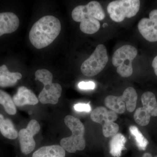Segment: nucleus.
<instances>
[{
	"mask_svg": "<svg viewBox=\"0 0 157 157\" xmlns=\"http://www.w3.org/2000/svg\"><path fill=\"white\" fill-rule=\"evenodd\" d=\"M61 24L58 18L47 15L35 22L31 28L29 38L31 43L38 49L50 45L59 36Z\"/></svg>",
	"mask_w": 157,
	"mask_h": 157,
	"instance_id": "1",
	"label": "nucleus"
},
{
	"mask_svg": "<svg viewBox=\"0 0 157 157\" xmlns=\"http://www.w3.org/2000/svg\"><path fill=\"white\" fill-rule=\"evenodd\" d=\"M73 20L80 22V30L85 34H93L99 31L101 25L99 21L103 20L105 14L101 4L92 1L85 6H78L72 11Z\"/></svg>",
	"mask_w": 157,
	"mask_h": 157,
	"instance_id": "2",
	"label": "nucleus"
},
{
	"mask_svg": "<svg viewBox=\"0 0 157 157\" xmlns=\"http://www.w3.org/2000/svg\"><path fill=\"white\" fill-rule=\"evenodd\" d=\"M65 124L72 132L70 137H64L60 141L61 146L65 150L71 153L76 151H82L86 147L84 137L85 127L78 118L73 116L67 115L64 119Z\"/></svg>",
	"mask_w": 157,
	"mask_h": 157,
	"instance_id": "3",
	"label": "nucleus"
},
{
	"mask_svg": "<svg viewBox=\"0 0 157 157\" xmlns=\"http://www.w3.org/2000/svg\"><path fill=\"white\" fill-rule=\"evenodd\" d=\"M36 79L44 85V88L39 94L38 99L42 104H56L60 98L62 88L58 83H53V75L46 69L37 70L35 73Z\"/></svg>",
	"mask_w": 157,
	"mask_h": 157,
	"instance_id": "4",
	"label": "nucleus"
},
{
	"mask_svg": "<svg viewBox=\"0 0 157 157\" xmlns=\"http://www.w3.org/2000/svg\"><path fill=\"white\" fill-rule=\"evenodd\" d=\"M137 54L136 48L128 45H123L115 51L112 57V63L117 67V71L120 75L128 77L132 75V63Z\"/></svg>",
	"mask_w": 157,
	"mask_h": 157,
	"instance_id": "5",
	"label": "nucleus"
},
{
	"mask_svg": "<svg viewBox=\"0 0 157 157\" xmlns=\"http://www.w3.org/2000/svg\"><path fill=\"white\" fill-rule=\"evenodd\" d=\"M140 7L139 0H117L109 3L107 10L113 21L120 22L125 17L131 18L135 16Z\"/></svg>",
	"mask_w": 157,
	"mask_h": 157,
	"instance_id": "6",
	"label": "nucleus"
},
{
	"mask_svg": "<svg viewBox=\"0 0 157 157\" xmlns=\"http://www.w3.org/2000/svg\"><path fill=\"white\" fill-rule=\"evenodd\" d=\"M108 61L107 48L103 44H99L89 58L82 64L80 70L85 76H94L101 72Z\"/></svg>",
	"mask_w": 157,
	"mask_h": 157,
	"instance_id": "7",
	"label": "nucleus"
},
{
	"mask_svg": "<svg viewBox=\"0 0 157 157\" xmlns=\"http://www.w3.org/2000/svg\"><path fill=\"white\" fill-rule=\"evenodd\" d=\"M40 124L36 120H32L25 128L20 130L18 133L20 147L21 152L28 155L34 150L36 142L34 136L39 133L40 130Z\"/></svg>",
	"mask_w": 157,
	"mask_h": 157,
	"instance_id": "8",
	"label": "nucleus"
},
{
	"mask_svg": "<svg viewBox=\"0 0 157 157\" xmlns=\"http://www.w3.org/2000/svg\"><path fill=\"white\" fill-rule=\"evenodd\" d=\"M138 30L146 40L157 41V9L151 11L149 18H142L138 24Z\"/></svg>",
	"mask_w": 157,
	"mask_h": 157,
	"instance_id": "9",
	"label": "nucleus"
},
{
	"mask_svg": "<svg viewBox=\"0 0 157 157\" xmlns=\"http://www.w3.org/2000/svg\"><path fill=\"white\" fill-rule=\"evenodd\" d=\"M19 19L13 12L0 13V36L14 33L19 27Z\"/></svg>",
	"mask_w": 157,
	"mask_h": 157,
	"instance_id": "10",
	"label": "nucleus"
},
{
	"mask_svg": "<svg viewBox=\"0 0 157 157\" xmlns=\"http://www.w3.org/2000/svg\"><path fill=\"white\" fill-rule=\"evenodd\" d=\"M15 106L21 107L25 105H35L39 103V99L31 90L24 86L18 88L17 93L13 97Z\"/></svg>",
	"mask_w": 157,
	"mask_h": 157,
	"instance_id": "11",
	"label": "nucleus"
},
{
	"mask_svg": "<svg viewBox=\"0 0 157 157\" xmlns=\"http://www.w3.org/2000/svg\"><path fill=\"white\" fill-rule=\"evenodd\" d=\"M92 120L94 122L102 124L108 122H114L117 119V113L112 110H107L103 107H97L90 114Z\"/></svg>",
	"mask_w": 157,
	"mask_h": 157,
	"instance_id": "12",
	"label": "nucleus"
},
{
	"mask_svg": "<svg viewBox=\"0 0 157 157\" xmlns=\"http://www.w3.org/2000/svg\"><path fill=\"white\" fill-rule=\"evenodd\" d=\"M21 78V74L18 72H10L6 65L0 67V87L6 88L14 86Z\"/></svg>",
	"mask_w": 157,
	"mask_h": 157,
	"instance_id": "13",
	"label": "nucleus"
},
{
	"mask_svg": "<svg viewBox=\"0 0 157 157\" xmlns=\"http://www.w3.org/2000/svg\"><path fill=\"white\" fill-rule=\"evenodd\" d=\"M0 133L9 140H14L18 137V132L13 122L0 113Z\"/></svg>",
	"mask_w": 157,
	"mask_h": 157,
	"instance_id": "14",
	"label": "nucleus"
},
{
	"mask_svg": "<svg viewBox=\"0 0 157 157\" xmlns=\"http://www.w3.org/2000/svg\"><path fill=\"white\" fill-rule=\"evenodd\" d=\"M66 151L59 145H49L40 147L33 154L32 157H65Z\"/></svg>",
	"mask_w": 157,
	"mask_h": 157,
	"instance_id": "15",
	"label": "nucleus"
},
{
	"mask_svg": "<svg viewBox=\"0 0 157 157\" xmlns=\"http://www.w3.org/2000/svg\"><path fill=\"white\" fill-rule=\"evenodd\" d=\"M143 107L151 117H157V102L155 96L151 92L144 93L141 96Z\"/></svg>",
	"mask_w": 157,
	"mask_h": 157,
	"instance_id": "16",
	"label": "nucleus"
},
{
	"mask_svg": "<svg viewBox=\"0 0 157 157\" xmlns=\"http://www.w3.org/2000/svg\"><path fill=\"white\" fill-rule=\"evenodd\" d=\"M126 139L121 133H117L113 136L109 142L110 154L115 157H120L122 151L126 149Z\"/></svg>",
	"mask_w": 157,
	"mask_h": 157,
	"instance_id": "17",
	"label": "nucleus"
},
{
	"mask_svg": "<svg viewBox=\"0 0 157 157\" xmlns=\"http://www.w3.org/2000/svg\"><path fill=\"white\" fill-rule=\"evenodd\" d=\"M121 97L125 104L128 111L129 112L134 111L136 108L137 100V93L135 89L132 87L127 88Z\"/></svg>",
	"mask_w": 157,
	"mask_h": 157,
	"instance_id": "18",
	"label": "nucleus"
},
{
	"mask_svg": "<svg viewBox=\"0 0 157 157\" xmlns=\"http://www.w3.org/2000/svg\"><path fill=\"white\" fill-rule=\"evenodd\" d=\"M104 102L106 107L116 113L121 114L124 113L125 111V104L122 100L121 96H107L105 98Z\"/></svg>",
	"mask_w": 157,
	"mask_h": 157,
	"instance_id": "19",
	"label": "nucleus"
},
{
	"mask_svg": "<svg viewBox=\"0 0 157 157\" xmlns=\"http://www.w3.org/2000/svg\"><path fill=\"white\" fill-rule=\"evenodd\" d=\"M0 105L2 106L5 112L10 115H14L17 113V109L11 96L0 90Z\"/></svg>",
	"mask_w": 157,
	"mask_h": 157,
	"instance_id": "20",
	"label": "nucleus"
},
{
	"mask_svg": "<svg viewBox=\"0 0 157 157\" xmlns=\"http://www.w3.org/2000/svg\"><path fill=\"white\" fill-rule=\"evenodd\" d=\"M129 130L130 133L135 138L138 148L142 150H145L148 144V140H147L138 128L135 126H131L129 128Z\"/></svg>",
	"mask_w": 157,
	"mask_h": 157,
	"instance_id": "21",
	"label": "nucleus"
},
{
	"mask_svg": "<svg viewBox=\"0 0 157 157\" xmlns=\"http://www.w3.org/2000/svg\"><path fill=\"white\" fill-rule=\"evenodd\" d=\"M134 117L136 123L141 126H145L149 123L151 116L142 107L136 109Z\"/></svg>",
	"mask_w": 157,
	"mask_h": 157,
	"instance_id": "22",
	"label": "nucleus"
},
{
	"mask_svg": "<svg viewBox=\"0 0 157 157\" xmlns=\"http://www.w3.org/2000/svg\"><path fill=\"white\" fill-rule=\"evenodd\" d=\"M118 131V125L113 122H108L103 125V133L104 137H113L117 134Z\"/></svg>",
	"mask_w": 157,
	"mask_h": 157,
	"instance_id": "23",
	"label": "nucleus"
},
{
	"mask_svg": "<svg viewBox=\"0 0 157 157\" xmlns=\"http://www.w3.org/2000/svg\"><path fill=\"white\" fill-rule=\"evenodd\" d=\"M74 109L76 111L78 112H89L91 110L90 106L89 103L88 104H83V103H78L74 104Z\"/></svg>",
	"mask_w": 157,
	"mask_h": 157,
	"instance_id": "24",
	"label": "nucleus"
},
{
	"mask_svg": "<svg viewBox=\"0 0 157 157\" xmlns=\"http://www.w3.org/2000/svg\"><path fill=\"white\" fill-rule=\"evenodd\" d=\"M78 87L81 90H94L95 88V84L92 81H82L78 83Z\"/></svg>",
	"mask_w": 157,
	"mask_h": 157,
	"instance_id": "25",
	"label": "nucleus"
},
{
	"mask_svg": "<svg viewBox=\"0 0 157 157\" xmlns=\"http://www.w3.org/2000/svg\"><path fill=\"white\" fill-rule=\"evenodd\" d=\"M152 66L154 70L155 74L157 76V56L154 59L152 63Z\"/></svg>",
	"mask_w": 157,
	"mask_h": 157,
	"instance_id": "26",
	"label": "nucleus"
},
{
	"mask_svg": "<svg viewBox=\"0 0 157 157\" xmlns=\"http://www.w3.org/2000/svg\"><path fill=\"white\" fill-rule=\"evenodd\" d=\"M142 157H152L151 155L150 154L148 153H146L144 154ZM155 157H157V156H156Z\"/></svg>",
	"mask_w": 157,
	"mask_h": 157,
	"instance_id": "27",
	"label": "nucleus"
},
{
	"mask_svg": "<svg viewBox=\"0 0 157 157\" xmlns=\"http://www.w3.org/2000/svg\"><path fill=\"white\" fill-rule=\"evenodd\" d=\"M106 25H107V23H105V24H104V25H103V27H105V26H106Z\"/></svg>",
	"mask_w": 157,
	"mask_h": 157,
	"instance_id": "28",
	"label": "nucleus"
}]
</instances>
